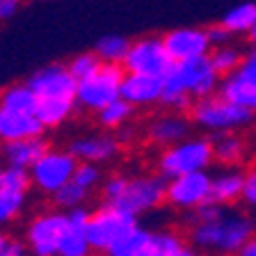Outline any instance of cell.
I'll return each mask as SVG.
<instances>
[{
    "instance_id": "obj_1",
    "label": "cell",
    "mask_w": 256,
    "mask_h": 256,
    "mask_svg": "<svg viewBox=\"0 0 256 256\" xmlns=\"http://www.w3.org/2000/svg\"><path fill=\"white\" fill-rule=\"evenodd\" d=\"M256 234V224L250 215L240 210H224L220 218L194 222L190 229L192 245L199 250L218 252L224 256H236L238 250Z\"/></svg>"
},
{
    "instance_id": "obj_10",
    "label": "cell",
    "mask_w": 256,
    "mask_h": 256,
    "mask_svg": "<svg viewBox=\"0 0 256 256\" xmlns=\"http://www.w3.org/2000/svg\"><path fill=\"white\" fill-rule=\"evenodd\" d=\"M174 66L170 50H167L162 37H140L130 44L126 60H124V69L128 74H149L165 78L170 69Z\"/></svg>"
},
{
    "instance_id": "obj_48",
    "label": "cell",
    "mask_w": 256,
    "mask_h": 256,
    "mask_svg": "<svg viewBox=\"0 0 256 256\" xmlns=\"http://www.w3.org/2000/svg\"><path fill=\"white\" fill-rule=\"evenodd\" d=\"M55 256H60V254H55Z\"/></svg>"
},
{
    "instance_id": "obj_39",
    "label": "cell",
    "mask_w": 256,
    "mask_h": 256,
    "mask_svg": "<svg viewBox=\"0 0 256 256\" xmlns=\"http://www.w3.org/2000/svg\"><path fill=\"white\" fill-rule=\"evenodd\" d=\"M208 30V39H210V44L213 46H224V44H229L231 42V34L226 28L222 26V23H218V26H210V28H206Z\"/></svg>"
},
{
    "instance_id": "obj_13",
    "label": "cell",
    "mask_w": 256,
    "mask_h": 256,
    "mask_svg": "<svg viewBox=\"0 0 256 256\" xmlns=\"http://www.w3.org/2000/svg\"><path fill=\"white\" fill-rule=\"evenodd\" d=\"M162 42H165L174 62L208 55L213 50L206 28H174V30L162 34Z\"/></svg>"
},
{
    "instance_id": "obj_38",
    "label": "cell",
    "mask_w": 256,
    "mask_h": 256,
    "mask_svg": "<svg viewBox=\"0 0 256 256\" xmlns=\"http://www.w3.org/2000/svg\"><path fill=\"white\" fill-rule=\"evenodd\" d=\"M242 202L247 208L256 210V167L245 172V188H242Z\"/></svg>"
},
{
    "instance_id": "obj_24",
    "label": "cell",
    "mask_w": 256,
    "mask_h": 256,
    "mask_svg": "<svg viewBox=\"0 0 256 256\" xmlns=\"http://www.w3.org/2000/svg\"><path fill=\"white\" fill-rule=\"evenodd\" d=\"M133 114H135V106L119 96V98H114L112 103H108L103 110L96 112V119H98V126L106 128V130H117L124 124L130 122Z\"/></svg>"
},
{
    "instance_id": "obj_12",
    "label": "cell",
    "mask_w": 256,
    "mask_h": 256,
    "mask_svg": "<svg viewBox=\"0 0 256 256\" xmlns=\"http://www.w3.org/2000/svg\"><path fill=\"white\" fill-rule=\"evenodd\" d=\"M28 85L37 92V96H69L76 98L78 90V78L71 74L69 64H48L42 66L28 78Z\"/></svg>"
},
{
    "instance_id": "obj_5",
    "label": "cell",
    "mask_w": 256,
    "mask_h": 256,
    "mask_svg": "<svg viewBox=\"0 0 256 256\" xmlns=\"http://www.w3.org/2000/svg\"><path fill=\"white\" fill-rule=\"evenodd\" d=\"M126 69L124 64H108L103 62V66L96 74H92L90 78L78 80V90H76V101L78 108L87 112H98L112 103L114 98L122 96V82Z\"/></svg>"
},
{
    "instance_id": "obj_34",
    "label": "cell",
    "mask_w": 256,
    "mask_h": 256,
    "mask_svg": "<svg viewBox=\"0 0 256 256\" xmlns=\"http://www.w3.org/2000/svg\"><path fill=\"white\" fill-rule=\"evenodd\" d=\"M101 167L96 165V162H87V160H80L78 167H76V174H74V181L78 183V186L87 188V190H94V188H98V183H101Z\"/></svg>"
},
{
    "instance_id": "obj_43",
    "label": "cell",
    "mask_w": 256,
    "mask_h": 256,
    "mask_svg": "<svg viewBox=\"0 0 256 256\" xmlns=\"http://www.w3.org/2000/svg\"><path fill=\"white\" fill-rule=\"evenodd\" d=\"M117 138H119V142H122V144L130 142V140L135 138V128H133V126H126V124H124L122 128H117Z\"/></svg>"
},
{
    "instance_id": "obj_20",
    "label": "cell",
    "mask_w": 256,
    "mask_h": 256,
    "mask_svg": "<svg viewBox=\"0 0 256 256\" xmlns=\"http://www.w3.org/2000/svg\"><path fill=\"white\" fill-rule=\"evenodd\" d=\"M242 188H245V174L238 172L236 167H226L213 176L210 183V199L222 206H234L236 202L242 199Z\"/></svg>"
},
{
    "instance_id": "obj_25",
    "label": "cell",
    "mask_w": 256,
    "mask_h": 256,
    "mask_svg": "<svg viewBox=\"0 0 256 256\" xmlns=\"http://www.w3.org/2000/svg\"><path fill=\"white\" fill-rule=\"evenodd\" d=\"M222 23L231 34H250V30L256 23V2H240V5L231 7L226 14L222 16Z\"/></svg>"
},
{
    "instance_id": "obj_21",
    "label": "cell",
    "mask_w": 256,
    "mask_h": 256,
    "mask_svg": "<svg viewBox=\"0 0 256 256\" xmlns=\"http://www.w3.org/2000/svg\"><path fill=\"white\" fill-rule=\"evenodd\" d=\"M76 108H78V101L69 96H42L34 114L46 128H58L74 114Z\"/></svg>"
},
{
    "instance_id": "obj_44",
    "label": "cell",
    "mask_w": 256,
    "mask_h": 256,
    "mask_svg": "<svg viewBox=\"0 0 256 256\" xmlns=\"http://www.w3.org/2000/svg\"><path fill=\"white\" fill-rule=\"evenodd\" d=\"M170 256H199V252L194 247H188V245H181L176 252H172Z\"/></svg>"
},
{
    "instance_id": "obj_11",
    "label": "cell",
    "mask_w": 256,
    "mask_h": 256,
    "mask_svg": "<svg viewBox=\"0 0 256 256\" xmlns=\"http://www.w3.org/2000/svg\"><path fill=\"white\" fill-rule=\"evenodd\" d=\"M210 183H213V176H208L206 170L174 176L167 183V204L176 210L190 213L210 199Z\"/></svg>"
},
{
    "instance_id": "obj_15",
    "label": "cell",
    "mask_w": 256,
    "mask_h": 256,
    "mask_svg": "<svg viewBox=\"0 0 256 256\" xmlns=\"http://www.w3.org/2000/svg\"><path fill=\"white\" fill-rule=\"evenodd\" d=\"M190 130H192V119H188L181 112L170 110L167 114H158V117L151 119L149 128H146V138H149L151 144L167 149L172 144L190 138Z\"/></svg>"
},
{
    "instance_id": "obj_18",
    "label": "cell",
    "mask_w": 256,
    "mask_h": 256,
    "mask_svg": "<svg viewBox=\"0 0 256 256\" xmlns=\"http://www.w3.org/2000/svg\"><path fill=\"white\" fill-rule=\"evenodd\" d=\"M44 130H46V126L39 122L37 114L16 112V110L0 106V142H12V140H23V138H39V135H44Z\"/></svg>"
},
{
    "instance_id": "obj_46",
    "label": "cell",
    "mask_w": 256,
    "mask_h": 256,
    "mask_svg": "<svg viewBox=\"0 0 256 256\" xmlns=\"http://www.w3.org/2000/svg\"><path fill=\"white\" fill-rule=\"evenodd\" d=\"M247 108H252V110L256 112V90L252 92V96H250V101H247Z\"/></svg>"
},
{
    "instance_id": "obj_28",
    "label": "cell",
    "mask_w": 256,
    "mask_h": 256,
    "mask_svg": "<svg viewBox=\"0 0 256 256\" xmlns=\"http://www.w3.org/2000/svg\"><path fill=\"white\" fill-rule=\"evenodd\" d=\"M149 236H151V231L142 229V226H135L124 238H119L106 254L108 256H140L144 245H146V240H149Z\"/></svg>"
},
{
    "instance_id": "obj_35",
    "label": "cell",
    "mask_w": 256,
    "mask_h": 256,
    "mask_svg": "<svg viewBox=\"0 0 256 256\" xmlns=\"http://www.w3.org/2000/svg\"><path fill=\"white\" fill-rule=\"evenodd\" d=\"M160 103H162V106H165L167 110H174V112H183V110H188V112H190V108H192V103H194V98H192L190 94H186V92L162 90Z\"/></svg>"
},
{
    "instance_id": "obj_9",
    "label": "cell",
    "mask_w": 256,
    "mask_h": 256,
    "mask_svg": "<svg viewBox=\"0 0 256 256\" xmlns=\"http://www.w3.org/2000/svg\"><path fill=\"white\" fill-rule=\"evenodd\" d=\"M80 160L71 154L69 149H48L42 158L30 167L32 174V186L37 188L44 194H50L53 197L60 188H64L66 183L74 178L76 167H78Z\"/></svg>"
},
{
    "instance_id": "obj_47",
    "label": "cell",
    "mask_w": 256,
    "mask_h": 256,
    "mask_svg": "<svg viewBox=\"0 0 256 256\" xmlns=\"http://www.w3.org/2000/svg\"><path fill=\"white\" fill-rule=\"evenodd\" d=\"M7 242H10V238H7V236H2V234H0V252H5Z\"/></svg>"
},
{
    "instance_id": "obj_49",
    "label": "cell",
    "mask_w": 256,
    "mask_h": 256,
    "mask_svg": "<svg viewBox=\"0 0 256 256\" xmlns=\"http://www.w3.org/2000/svg\"><path fill=\"white\" fill-rule=\"evenodd\" d=\"M254 50H256V48H254Z\"/></svg>"
},
{
    "instance_id": "obj_30",
    "label": "cell",
    "mask_w": 256,
    "mask_h": 256,
    "mask_svg": "<svg viewBox=\"0 0 256 256\" xmlns=\"http://www.w3.org/2000/svg\"><path fill=\"white\" fill-rule=\"evenodd\" d=\"M32 188V174L28 167L10 165L0 167V190H12V192H28Z\"/></svg>"
},
{
    "instance_id": "obj_37",
    "label": "cell",
    "mask_w": 256,
    "mask_h": 256,
    "mask_svg": "<svg viewBox=\"0 0 256 256\" xmlns=\"http://www.w3.org/2000/svg\"><path fill=\"white\" fill-rule=\"evenodd\" d=\"M234 74L238 76V78L242 80V82H247L250 87H256V50L242 58L240 66L234 71Z\"/></svg>"
},
{
    "instance_id": "obj_3",
    "label": "cell",
    "mask_w": 256,
    "mask_h": 256,
    "mask_svg": "<svg viewBox=\"0 0 256 256\" xmlns=\"http://www.w3.org/2000/svg\"><path fill=\"white\" fill-rule=\"evenodd\" d=\"M220 82H222V76L215 71L208 55H199V58H192V60L174 62L170 74L165 76V90L186 92L194 101L204 98V96L218 94Z\"/></svg>"
},
{
    "instance_id": "obj_27",
    "label": "cell",
    "mask_w": 256,
    "mask_h": 256,
    "mask_svg": "<svg viewBox=\"0 0 256 256\" xmlns=\"http://www.w3.org/2000/svg\"><path fill=\"white\" fill-rule=\"evenodd\" d=\"M208 58L213 62L215 71L224 78V76H231L236 69H238L245 55H242L240 48L231 46V44H224V46H213V50L208 53Z\"/></svg>"
},
{
    "instance_id": "obj_26",
    "label": "cell",
    "mask_w": 256,
    "mask_h": 256,
    "mask_svg": "<svg viewBox=\"0 0 256 256\" xmlns=\"http://www.w3.org/2000/svg\"><path fill=\"white\" fill-rule=\"evenodd\" d=\"M130 39L124 37V34H106L96 42L94 50L96 55L108 64H124L128 50H130Z\"/></svg>"
},
{
    "instance_id": "obj_17",
    "label": "cell",
    "mask_w": 256,
    "mask_h": 256,
    "mask_svg": "<svg viewBox=\"0 0 256 256\" xmlns=\"http://www.w3.org/2000/svg\"><path fill=\"white\" fill-rule=\"evenodd\" d=\"M69 213V229L62 238V245H60V256H90L92 245L90 238H87V222H90L92 210L85 206H76Z\"/></svg>"
},
{
    "instance_id": "obj_32",
    "label": "cell",
    "mask_w": 256,
    "mask_h": 256,
    "mask_svg": "<svg viewBox=\"0 0 256 256\" xmlns=\"http://www.w3.org/2000/svg\"><path fill=\"white\" fill-rule=\"evenodd\" d=\"M26 194L28 192L0 190V226L14 222L21 215L23 206H26Z\"/></svg>"
},
{
    "instance_id": "obj_31",
    "label": "cell",
    "mask_w": 256,
    "mask_h": 256,
    "mask_svg": "<svg viewBox=\"0 0 256 256\" xmlns=\"http://www.w3.org/2000/svg\"><path fill=\"white\" fill-rule=\"evenodd\" d=\"M90 194L92 192L87 190V188L78 186V183L71 178L66 186L60 188V190L53 194V202H55V206L62 208V210H71V208H76V206H82Z\"/></svg>"
},
{
    "instance_id": "obj_40",
    "label": "cell",
    "mask_w": 256,
    "mask_h": 256,
    "mask_svg": "<svg viewBox=\"0 0 256 256\" xmlns=\"http://www.w3.org/2000/svg\"><path fill=\"white\" fill-rule=\"evenodd\" d=\"M21 5H23V0H0V23L12 21L18 14Z\"/></svg>"
},
{
    "instance_id": "obj_7",
    "label": "cell",
    "mask_w": 256,
    "mask_h": 256,
    "mask_svg": "<svg viewBox=\"0 0 256 256\" xmlns=\"http://www.w3.org/2000/svg\"><path fill=\"white\" fill-rule=\"evenodd\" d=\"M66 229H69V213L62 208L34 215L26 229L28 252L32 256H55L60 252Z\"/></svg>"
},
{
    "instance_id": "obj_36",
    "label": "cell",
    "mask_w": 256,
    "mask_h": 256,
    "mask_svg": "<svg viewBox=\"0 0 256 256\" xmlns=\"http://www.w3.org/2000/svg\"><path fill=\"white\" fill-rule=\"evenodd\" d=\"M126 183H128V176H124V174L108 176L106 181H103V188H101L103 202H106V204H114V202H117V199L124 194V190H126Z\"/></svg>"
},
{
    "instance_id": "obj_41",
    "label": "cell",
    "mask_w": 256,
    "mask_h": 256,
    "mask_svg": "<svg viewBox=\"0 0 256 256\" xmlns=\"http://www.w3.org/2000/svg\"><path fill=\"white\" fill-rule=\"evenodd\" d=\"M0 256H28V245L10 240L7 247H5V252H0Z\"/></svg>"
},
{
    "instance_id": "obj_6",
    "label": "cell",
    "mask_w": 256,
    "mask_h": 256,
    "mask_svg": "<svg viewBox=\"0 0 256 256\" xmlns=\"http://www.w3.org/2000/svg\"><path fill=\"white\" fill-rule=\"evenodd\" d=\"M138 226V215L122 210V208L112 206V204H103L98 210L90 215L87 222V238L94 252L106 254L119 238L133 231Z\"/></svg>"
},
{
    "instance_id": "obj_45",
    "label": "cell",
    "mask_w": 256,
    "mask_h": 256,
    "mask_svg": "<svg viewBox=\"0 0 256 256\" xmlns=\"http://www.w3.org/2000/svg\"><path fill=\"white\" fill-rule=\"evenodd\" d=\"M247 39H250V44L256 48V23H254V28H252V30H250V34H247Z\"/></svg>"
},
{
    "instance_id": "obj_2",
    "label": "cell",
    "mask_w": 256,
    "mask_h": 256,
    "mask_svg": "<svg viewBox=\"0 0 256 256\" xmlns=\"http://www.w3.org/2000/svg\"><path fill=\"white\" fill-rule=\"evenodd\" d=\"M190 119L194 126L210 130V133H224V130H242L250 128L256 119V112L247 106L224 98L222 94L197 98L190 108Z\"/></svg>"
},
{
    "instance_id": "obj_19",
    "label": "cell",
    "mask_w": 256,
    "mask_h": 256,
    "mask_svg": "<svg viewBox=\"0 0 256 256\" xmlns=\"http://www.w3.org/2000/svg\"><path fill=\"white\" fill-rule=\"evenodd\" d=\"M50 149L44 135L39 138H23V140H12V142H2L0 146V156L5 158V162L18 167H28L30 170L46 151Z\"/></svg>"
},
{
    "instance_id": "obj_22",
    "label": "cell",
    "mask_w": 256,
    "mask_h": 256,
    "mask_svg": "<svg viewBox=\"0 0 256 256\" xmlns=\"http://www.w3.org/2000/svg\"><path fill=\"white\" fill-rule=\"evenodd\" d=\"M213 151H215V160L220 165L238 167L247 156V144L238 135V130H224V133H215Z\"/></svg>"
},
{
    "instance_id": "obj_42",
    "label": "cell",
    "mask_w": 256,
    "mask_h": 256,
    "mask_svg": "<svg viewBox=\"0 0 256 256\" xmlns=\"http://www.w3.org/2000/svg\"><path fill=\"white\" fill-rule=\"evenodd\" d=\"M236 256H256V234L252 236L250 240H247L245 245L240 247L238 254H236Z\"/></svg>"
},
{
    "instance_id": "obj_33",
    "label": "cell",
    "mask_w": 256,
    "mask_h": 256,
    "mask_svg": "<svg viewBox=\"0 0 256 256\" xmlns=\"http://www.w3.org/2000/svg\"><path fill=\"white\" fill-rule=\"evenodd\" d=\"M101 66H103V60L96 55V50L80 53V55H76V58H71V62H69L71 74H74L78 80L90 78V76L96 74V71L101 69Z\"/></svg>"
},
{
    "instance_id": "obj_4",
    "label": "cell",
    "mask_w": 256,
    "mask_h": 256,
    "mask_svg": "<svg viewBox=\"0 0 256 256\" xmlns=\"http://www.w3.org/2000/svg\"><path fill=\"white\" fill-rule=\"evenodd\" d=\"M215 160L210 138H186L167 146L158 158V172L167 178L188 174V172L208 170Z\"/></svg>"
},
{
    "instance_id": "obj_16",
    "label": "cell",
    "mask_w": 256,
    "mask_h": 256,
    "mask_svg": "<svg viewBox=\"0 0 256 256\" xmlns=\"http://www.w3.org/2000/svg\"><path fill=\"white\" fill-rule=\"evenodd\" d=\"M165 90V78L149 74H128L122 82V98L133 103L135 108H146L160 103V96Z\"/></svg>"
},
{
    "instance_id": "obj_29",
    "label": "cell",
    "mask_w": 256,
    "mask_h": 256,
    "mask_svg": "<svg viewBox=\"0 0 256 256\" xmlns=\"http://www.w3.org/2000/svg\"><path fill=\"white\" fill-rule=\"evenodd\" d=\"M181 245H186V242H183L181 236L176 231H156V234L149 236V240H146V245H144L140 256H170Z\"/></svg>"
},
{
    "instance_id": "obj_50",
    "label": "cell",
    "mask_w": 256,
    "mask_h": 256,
    "mask_svg": "<svg viewBox=\"0 0 256 256\" xmlns=\"http://www.w3.org/2000/svg\"><path fill=\"white\" fill-rule=\"evenodd\" d=\"M106 256H108V254H106Z\"/></svg>"
},
{
    "instance_id": "obj_14",
    "label": "cell",
    "mask_w": 256,
    "mask_h": 256,
    "mask_svg": "<svg viewBox=\"0 0 256 256\" xmlns=\"http://www.w3.org/2000/svg\"><path fill=\"white\" fill-rule=\"evenodd\" d=\"M69 151L78 160H87V162H108V160L117 158L122 151V142L117 135L112 133H96V135H82V138L71 140Z\"/></svg>"
},
{
    "instance_id": "obj_23",
    "label": "cell",
    "mask_w": 256,
    "mask_h": 256,
    "mask_svg": "<svg viewBox=\"0 0 256 256\" xmlns=\"http://www.w3.org/2000/svg\"><path fill=\"white\" fill-rule=\"evenodd\" d=\"M0 106L16 110V112L34 114L39 106V96L28 82H14V85L5 87V90L0 92Z\"/></svg>"
},
{
    "instance_id": "obj_8",
    "label": "cell",
    "mask_w": 256,
    "mask_h": 256,
    "mask_svg": "<svg viewBox=\"0 0 256 256\" xmlns=\"http://www.w3.org/2000/svg\"><path fill=\"white\" fill-rule=\"evenodd\" d=\"M167 183H170V178L162 176L160 172L146 176H128L126 190L112 206L128 210L133 215L149 213L162 202H167Z\"/></svg>"
}]
</instances>
